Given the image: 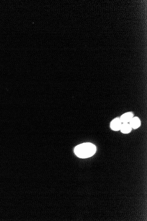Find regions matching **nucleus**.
I'll use <instances>...</instances> for the list:
<instances>
[{
  "mask_svg": "<svg viewBox=\"0 0 147 221\" xmlns=\"http://www.w3.org/2000/svg\"><path fill=\"white\" fill-rule=\"evenodd\" d=\"M129 124L130 125L132 129L136 130V129H138L141 126V120L137 117H134V118L133 117L132 119L130 121Z\"/></svg>",
  "mask_w": 147,
  "mask_h": 221,
  "instance_id": "20e7f679",
  "label": "nucleus"
},
{
  "mask_svg": "<svg viewBox=\"0 0 147 221\" xmlns=\"http://www.w3.org/2000/svg\"><path fill=\"white\" fill-rule=\"evenodd\" d=\"M132 128H131L130 125L127 123H123L122 125L120 130L122 133L124 134H127L130 133L132 130Z\"/></svg>",
  "mask_w": 147,
  "mask_h": 221,
  "instance_id": "39448f33",
  "label": "nucleus"
},
{
  "mask_svg": "<svg viewBox=\"0 0 147 221\" xmlns=\"http://www.w3.org/2000/svg\"><path fill=\"white\" fill-rule=\"evenodd\" d=\"M96 146L90 143H83L77 146L74 152L77 156L81 158H86L92 156L96 153Z\"/></svg>",
  "mask_w": 147,
  "mask_h": 221,
  "instance_id": "f257e3e1",
  "label": "nucleus"
},
{
  "mask_svg": "<svg viewBox=\"0 0 147 221\" xmlns=\"http://www.w3.org/2000/svg\"><path fill=\"white\" fill-rule=\"evenodd\" d=\"M122 122L119 118H116L111 121L110 127L111 130L115 131L120 130L122 126Z\"/></svg>",
  "mask_w": 147,
  "mask_h": 221,
  "instance_id": "f03ea898",
  "label": "nucleus"
},
{
  "mask_svg": "<svg viewBox=\"0 0 147 221\" xmlns=\"http://www.w3.org/2000/svg\"><path fill=\"white\" fill-rule=\"evenodd\" d=\"M134 116V114L132 112H127L122 115L120 118V120L123 123H127L130 122Z\"/></svg>",
  "mask_w": 147,
  "mask_h": 221,
  "instance_id": "7ed1b4c3",
  "label": "nucleus"
}]
</instances>
